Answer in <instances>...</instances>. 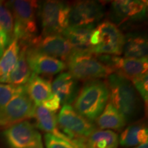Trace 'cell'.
<instances>
[{"mask_svg": "<svg viewBox=\"0 0 148 148\" xmlns=\"http://www.w3.org/2000/svg\"><path fill=\"white\" fill-rule=\"evenodd\" d=\"M110 103L123 115L125 121H132L141 110V101L130 79L116 73L107 77Z\"/></svg>", "mask_w": 148, "mask_h": 148, "instance_id": "6da1fadb", "label": "cell"}, {"mask_svg": "<svg viewBox=\"0 0 148 148\" xmlns=\"http://www.w3.org/2000/svg\"><path fill=\"white\" fill-rule=\"evenodd\" d=\"M109 99L106 82L101 79L86 82L73 101V108L93 123L103 112Z\"/></svg>", "mask_w": 148, "mask_h": 148, "instance_id": "7a4b0ae2", "label": "cell"}, {"mask_svg": "<svg viewBox=\"0 0 148 148\" xmlns=\"http://www.w3.org/2000/svg\"><path fill=\"white\" fill-rule=\"evenodd\" d=\"M6 4L14 18L12 39L16 38L21 45L29 47L37 36L36 12L38 3L36 1L14 0Z\"/></svg>", "mask_w": 148, "mask_h": 148, "instance_id": "3957f363", "label": "cell"}, {"mask_svg": "<svg viewBox=\"0 0 148 148\" xmlns=\"http://www.w3.org/2000/svg\"><path fill=\"white\" fill-rule=\"evenodd\" d=\"M124 40V35L116 25L108 20L103 21L98 24L91 33V53L118 56L123 52Z\"/></svg>", "mask_w": 148, "mask_h": 148, "instance_id": "277c9868", "label": "cell"}, {"mask_svg": "<svg viewBox=\"0 0 148 148\" xmlns=\"http://www.w3.org/2000/svg\"><path fill=\"white\" fill-rule=\"evenodd\" d=\"M69 73L77 80L90 81L108 77L112 70L98 60L95 54L72 51L65 62Z\"/></svg>", "mask_w": 148, "mask_h": 148, "instance_id": "5b68a950", "label": "cell"}, {"mask_svg": "<svg viewBox=\"0 0 148 148\" xmlns=\"http://www.w3.org/2000/svg\"><path fill=\"white\" fill-rule=\"evenodd\" d=\"M71 5L60 1H42L38 5V14L42 29V35L62 34L69 27Z\"/></svg>", "mask_w": 148, "mask_h": 148, "instance_id": "8992f818", "label": "cell"}, {"mask_svg": "<svg viewBox=\"0 0 148 148\" xmlns=\"http://www.w3.org/2000/svg\"><path fill=\"white\" fill-rule=\"evenodd\" d=\"M60 130L78 147L79 140L87 138L95 130L94 123L79 114L70 104H64L57 116Z\"/></svg>", "mask_w": 148, "mask_h": 148, "instance_id": "52a82bcc", "label": "cell"}, {"mask_svg": "<svg viewBox=\"0 0 148 148\" xmlns=\"http://www.w3.org/2000/svg\"><path fill=\"white\" fill-rule=\"evenodd\" d=\"M35 104L26 91L16 95L0 108V126L10 125L34 117Z\"/></svg>", "mask_w": 148, "mask_h": 148, "instance_id": "ba28073f", "label": "cell"}, {"mask_svg": "<svg viewBox=\"0 0 148 148\" xmlns=\"http://www.w3.org/2000/svg\"><path fill=\"white\" fill-rule=\"evenodd\" d=\"M147 2L139 0H117L111 3L112 22L117 25L140 22L145 18Z\"/></svg>", "mask_w": 148, "mask_h": 148, "instance_id": "9c48e42d", "label": "cell"}, {"mask_svg": "<svg viewBox=\"0 0 148 148\" xmlns=\"http://www.w3.org/2000/svg\"><path fill=\"white\" fill-rule=\"evenodd\" d=\"M3 136L10 148H28L42 143L41 134L28 121L9 126L3 131Z\"/></svg>", "mask_w": 148, "mask_h": 148, "instance_id": "30bf717a", "label": "cell"}, {"mask_svg": "<svg viewBox=\"0 0 148 148\" xmlns=\"http://www.w3.org/2000/svg\"><path fill=\"white\" fill-rule=\"evenodd\" d=\"M104 15V7L96 1H79L71 5L69 26L95 25Z\"/></svg>", "mask_w": 148, "mask_h": 148, "instance_id": "8fae6325", "label": "cell"}, {"mask_svg": "<svg viewBox=\"0 0 148 148\" xmlns=\"http://www.w3.org/2000/svg\"><path fill=\"white\" fill-rule=\"evenodd\" d=\"M98 60L112 70L130 80L147 72L148 59L121 58L117 56L96 55Z\"/></svg>", "mask_w": 148, "mask_h": 148, "instance_id": "7c38bea8", "label": "cell"}, {"mask_svg": "<svg viewBox=\"0 0 148 148\" xmlns=\"http://www.w3.org/2000/svg\"><path fill=\"white\" fill-rule=\"evenodd\" d=\"M29 47L63 62L73 51L69 42L62 34L37 36Z\"/></svg>", "mask_w": 148, "mask_h": 148, "instance_id": "4fadbf2b", "label": "cell"}, {"mask_svg": "<svg viewBox=\"0 0 148 148\" xmlns=\"http://www.w3.org/2000/svg\"><path fill=\"white\" fill-rule=\"evenodd\" d=\"M26 60L32 74L53 75L66 69L63 61L44 54L32 47H27Z\"/></svg>", "mask_w": 148, "mask_h": 148, "instance_id": "5bb4252c", "label": "cell"}, {"mask_svg": "<svg viewBox=\"0 0 148 148\" xmlns=\"http://www.w3.org/2000/svg\"><path fill=\"white\" fill-rule=\"evenodd\" d=\"M51 90L59 98L61 104L71 105L79 90L78 80L69 72L61 73L51 84Z\"/></svg>", "mask_w": 148, "mask_h": 148, "instance_id": "9a60e30c", "label": "cell"}, {"mask_svg": "<svg viewBox=\"0 0 148 148\" xmlns=\"http://www.w3.org/2000/svg\"><path fill=\"white\" fill-rule=\"evenodd\" d=\"M95 25L70 27L62 32L63 36L71 46L72 50L75 52L90 53L92 46L90 39Z\"/></svg>", "mask_w": 148, "mask_h": 148, "instance_id": "2e32d148", "label": "cell"}, {"mask_svg": "<svg viewBox=\"0 0 148 148\" xmlns=\"http://www.w3.org/2000/svg\"><path fill=\"white\" fill-rule=\"evenodd\" d=\"M34 118L36 119V127L37 128L47 134H53L57 137L70 142L74 145L73 142L59 129L57 116L55 112L49 110L42 105H35Z\"/></svg>", "mask_w": 148, "mask_h": 148, "instance_id": "e0dca14e", "label": "cell"}, {"mask_svg": "<svg viewBox=\"0 0 148 148\" xmlns=\"http://www.w3.org/2000/svg\"><path fill=\"white\" fill-rule=\"evenodd\" d=\"M25 86L27 94L36 106L42 105L53 95L50 80L36 74H32Z\"/></svg>", "mask_w": 148, "mask_h": 148, "instance_id": "ac0fdd59", "label": "cell"}, {"mask_svg": "<svg viewBox=\"0 0 148 148\" xmlns=\"http://www.w3.org/2000/svg\"><path fill=\"white\" fill-rule=\"evenodd\" d=\"M125 36L123 52L125 58H147V40L145 36L136 33H130Z\"/></svg>", "mask_w": 148, "mask_h": 148, "instance_id": "d6986e66", "label": "cell"}, {"mask_svg": "<svg viewBox=\"0 0 148 148\" xmlns=\"http://www.w3.org/2000/svg\"><path fill=\"white\" fill-rule=\"evenodd\" d=\"M27 48V46L22 45L16 65L5 79V83L16 86H24L28 82L32 73L26 60Z\"/></svg>", "mask_w": 148, "mask_h": 148, "instance_id": "ffe728a7", "label": "cell"}, {"mask_svg": "<svg viewBox=\"0 0 148 148\" xmlns=\"http://www.w3.org/2000/svg\"><path fill=\"white\" fill-rule=\"evenodd\" d=\"M95 122L100 130H113L116 131L121 130L127 123L123 115L110 103H107Z\"/></svg>", "mask_w": 148, "mask_h": 148, "instance_id": "44dd1931", "label": "cell"}, {"mask_svg": "<svg viewBox=\"0 0 148 148\" xmlns=\"http://www.w3.org/2000/svg\"><path fill=\"white\" fill-rule=\"evenodd\" d=\"M119 136L108 130H95L84 140V148H117Z\"/></svg>", "mask_w": 148, "mask_h": 148, "instance_id": "7402d4cb", "label": "cell"}, {"mask_svg": "<svg viewBox=\"0 0 148 148\" xmlns=\"http://www.w3.org/2000/svg\"><path fill=\"white\" fill-rule=\"evenodd\" d=\"M148 130L145 124L129 125L119 136V143L123 147H136L148 141Z\"/></svg>", "mask_w": 148, "mask_h": 148, "instance_id": "603a6c76", "label": "cell"}, {"mask_svg": "<svg viewBox=\"0 0 148 148\" xmlns=\"http://www.w3.org/2000/svg\"><path fill=\"white\" fill-rule=\"evenodd\" d=\"M19 51L18 41L13 38L0 58V82H4L5 79L14 69L18 60Z\"/></svg>", "mask_w": 148, "mask_h": 148, "instance_id": "cb8c5ba5", "label": "cell"}, {"mask_svg": "<svg viewBox=\"0 0 148 148\" xmlns=\"http://www.w3.org/2000/svg\"><path fill=\"white\" fill-rule=\"evenodd\" d=\"M14 29V18L6 2L0 1V30L6 34L12 40Z\"/></svg>", "mask_w": 148, "mask_h": 148, "instance_id": "d4e9b609", "label": "cell"}, {"mask_svg": "<svg viewBox=\"0 0 148 148\" xmlns=\"http://www.w3.org/2000/svg\"><path fill=\"white\" fill-rule=\"evenodd\" d=\"M26 91L25 86L0 84V108H2L14 97Z\"/></svg>", "mask_w": 148, "mask_h": 148, "instance_id": "484cf974", "label": "cell"}, {"mask_svg": "<svg viewBox=\"0 0 148 148\" xmlns=\"http://www.w3.org/2000/svg\"><path fill=\"white\" fill-rule=\"evenodd\" d=\"M148 75L147 72L142 75L133 77L130 79L131 82L134 86L135 89L137 90L138 93L141 96L143 101L147 103L148 101Z\"/></svg>", "mask_w": 148, "mask_h": 148, "instance_id": "4316f807", "label": "cell"}, {"mask_svg": "<svg viewBox=\"0 0 148 148\" xmlns=\"http://www.w3.org/2000/svg\"><path fill=\"white\" fill-rule=\"evenodd\" d=\"M46 148H77L70 142L46 133L44 136Z\"/></svg>", "mask_w": 148, "mask_h": 148, "instance_id": "83f0119b", "label": "cell"}, {"mask_svg": "<svg viewBox=\"0 0 148 148\" xmlns=\"http://www.w3.org/2000/svg\"><path fill=\"white\" fill-rule=\"evenodd\" d=\"M60 101L59 98L53 94L52 96L47 101H45L42 105L49 110L56 113L60 108Z\"/></svg>", "mask_w": 148, "mask_h": 148, "instance_id": "f1b7e54d", "label": "cell"}, {"mask_svg": "<svg viewBox=\"0 0 148 148\" xmlns=\"http://www.w3.org/2000/svg\"><path fill=\"white\" fill-rule=\"evenodd\" d=\"M12 41L6 34L0 30V58L3 55L9 44Z\"/></svg>", "mask_w": 148, "mask_h": 148, "instance_id": "f546056e", "label": "cell"}, {"mask_svg": "<svg viewBox=\"0 0 148 148\" xmlns=\"http://www.w3.org/2000/svg\"><path fill=\"white\" fill-rule=\"evenodd\" d=\"M132 148H148V141L145 142V143L140 144L139 145L136 146V147H134Z\"/></svg>", "mask_w": 148, "mask_h": 148, "instance_id": "4dcf8cb0", "label": "cell"}, {"mask_svg": "<svg viewBox=\"0 0 148 148\" xmlns=\"http://www.w3.org/2000/svg\"><path fill=\"white\" fill-rule=\"evenodd\" d=\"M28 148H44L43 145H42V143H39L37 144V145H35L34 146H32V147H29Z\"/></svg>", "mask_w": 148, "mask_h": 148, "instance_id": "1f68e13d", "label": "cell"}]
</instances>
